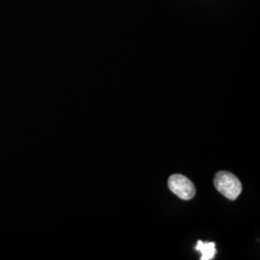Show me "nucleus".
<instances>
[{
	"label": "nucleus",
	"instance_id": "1",
	"mask_svg": "<svg viewBox=\"0 0 260 260\" xmlns=\"http://www.w3.org/2000/svg\"><path fill=\"white\" fill-rule=\"evenodd\" d=\"M216 189L231 201H234L241 194L242 185L238 177L230 172H219L214 178Z\"/></svg>",
	"mask_w": 260,
	"mask_h": 260
},
{
	"label": "nucleus",
	"instance_id": "2",
	"mask_svg": "<svg viewBox=\"0 0 260 260\" xmlns=\"http://www.w3.org/2000/svg\"><path fill=\"white\" fill-rule=\"evenodd\" d=\"M168 185L170 190L181 200L190 201L195 197V185L189 178L182 175H173L170 177Z\"/></svg>",
	"mask_w": 260,
	"mask_h": 260
},
{
	"label": "nucleus",
	"instance_id": "3",
	"mask_svg": "<svg viewBox=\"0 0 260 260\" xmlns=\"http://www.w3.org/2000/svg\"><path fill=\"white\" fill-rule=\"evenodd\" d=\"M197 251H200L202 253V260H211L213 259L217 250H216V245L214 242H205L199 240L198 244L195 248Z\"/></svg>",
	"mask_w": 260,
	"mask_h": 260
}]
</instances>
